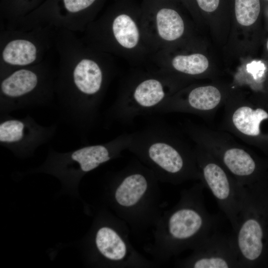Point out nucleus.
Masks as SVG:
<instances>
[{
  "label": "nucleus",
  "mask_w": 268,
  "mask_h": 268,
  "mask_svg": "<svg viewBox=\"0 0 268 268\" xmlns=\"http://www.w3.org/2000/svg\"><path fill=\"white\" fill-rule=\"evenodd\" d=\"M75 33L57 29L55 92L64 121L84 134L97 122L116 67L112 55L88 45Z\"/></svg>",
  "instance_id": "nucleus-1"
},
{
  "label": "nucleus",
  "mask_w": 268,
  "mask_h": 268,
  "mask_svg": "<svg viewBox=\"0 0 268 268\" xmlns=\"http://www.w3.org/2000/svg\"><path fill=\"white\" fill-rule=\"evenodd\" d=\"M201 182L182 190L178 202L163 212L153 226V241L143 247L153 261L167 262L186 250H194L212 233L216 218L207 211Z\"/></svg>",
  "instance_id": "nucleus-2"
},
{
  "label": "nucleus",
  "mask_w": 268,
  "mask_h": 268,
  "mask_svg": "<svg viewBox=\"0 0 268 268\" xmlns=\"http://www.w3.org/2000/svg\"><path fill=\"white\" fill-rule=\"evenodd\" d=\"M128 150L151 170L160 182L177 185L201 180L194 147L168 127L152 125L133 133Z\"/></svg>",
  "instance_id": "nucleus-3"
},
{
  "label": "nucleus",
  "mask_w": 268,
  "mask_h": 268,
  "mask_svg": "<svg viewBox=\"0 0 268 268\" xmlns=\"http://www.w3.org/2000/svg\"><path fill=\"white\" fill-rule=\"evenodd\" d=\"M159 181L137 158L113 174L109 196L114 210L135 232L153 227L163 213Z\"/></svg>",
  "instance_id": "nucleus-4"
},
{
  "label": "nucleus",
  "mask_w": 268,
  "mask_h": 268,
  "mask_svg": "<svg viewBox=\"0 0 268 268\" xmlns=\"http://www.w3.org/2000/svg\"><path fill=\"white\" fill-rule=\"evenodd\" d=\"M81 38L88 45L137 66L150 61L154 52L145 37L142 13L110 11L96 18Z\"/></svg>",
  "instance_id": "nucleus-5"
},
{
  "label": "nucleus",
  "mask_w": 268,
  "mask_h": 268,
  "mask_svg": "<svg viewBox=\"0 0 268 268\" xmlns=\"http://www.w3.org/2000/svg\"><path fill=\"white\" fill-rule=\"evenodd\" d=\"M175 74L157 69L132 74L124 82L106 118L126 124L153 110L179 90L182 85Z\"/></svg>",
  "instance_id": "nucleus-6"
},
{
  "label": "nucleus",
  "mask_w": 268,
  "mask_h": 268,
  "mask_svg": "<svg viewBox=\"0 0 268 268\" xmlns=\"http://www.w3.org/2000/svg\"><path fill=\"white\" fill-rule=\"evenodd\" d=\"M56 77L48 59L0 76V115L49 103L55 97Z\"/></svg>",
  "instance_id": "nucleus-7"
},
{
  "label": "nucleus",
  "mask_w": 268,
  "mask_h": 268,
  "mask_svg": "<svg viewBox=\"0 0 268 268\" xmlns=\"http://www.w3.org/2000/svg\"><path fill=\"white\" fill-rule=\"evenodd\" d=\"M187 135L213 156L241 185H251L258 166L246 147L224 132L188 123L184 126Z\"/></svg>",
  "instance_id": "nucleus-8"
},
{
  "label": "nucleus",
  "mask_w": 268,
  "mask_h": 268,
  "mask_svg": "<svg viewBox=\"0 0 268 268\" xmlns=\"http://www.w3.org/2000/svg\"><path fill=\"white\" fill-rule=\"evenodd\" d=\"M57 31L51 27L29 30L2 28L0 34V76L46 59L50 51L54 48Z\"/></svg>",
  "instance_id": "nucleus-9"
},
{
  "label": "nucleus",
  "mask_w": 268,
  "mask_h": 268,
  "mask_svg": "<svg viewBox=\"0 0 268 268\" xmlns=\"http://www.w3.org/2000/svg\"><path fill=\"white\" fill-rule=\"evenodd\" d=\"M101 0H45L38 7L7 28L29 30L51 27L83 32L96 18Z\"/></svg>",
  "instance_id": "nucleus-10"
},
{
  "label": "nucleus",
  "mask_w": 268,
  "mask_h": 268,
  "mask_svg": "<svg viewBox=\"0 0 268 268\" xmlns=\"http://www.w3.org/2000/svg\"><path fill=\"white\" fill-rule=\"evenodd\" d=\"M194 147L201 173L200 181L210 191L235 232L246 187L239 183L205 149L197 144Z\"/></svg>",
  "instance_id": "nucleus-11"
},
{
  "label": "nucleus",
  "mask_w": 268,
  "mask_h": 268,
  "mask_svg": "<svg viewBox=\"0 0 268 268\" xmlns=\"http://www.w3.org/2000/svg\"><path fill=\"white\" fill-rule=\"evenodd\" d=\"M128 224L120 217L96 228L93 243L97 256L120 268H150L159 265L142 255L132 245Z\"/></svg>",
  "instance_id": "nucleus-12"
},
{
  "label": "nucleus",
  "mask_w": 268,
  "mask_h": 268,
  "mask_svg": "<svg viewBox=\"0 0 268 268\" xmlns=\"http://www.w3.org/2000/svg\"><path fill=\"white\" fill-rule=\"evenodd\" d=\"M258 210L252 186H246L238 225L234 235L239 268L254 266L263 255L265 231Z\"/></svg>",
  "instance_id": "nucleus-13"
},
{
  "label": "nucleus",
  "mask_w": 268,
  "mask_h": 268,
  "mask_svg": "<svg viewBox=\"0 0 268 268\" xmlns=\"http://www.w3.org/2000/svg\"><path fill=\"white\" fill-rule=\"evenodd\" d=\"M57 127L55 124L48 127L40 125L29 115L22 118L2 115L0 123V144L15 153H30L48 142Z\"/></svg>",
  "instance_id": "nucleus-14"
},
{
  "label": "nucleus",
  "mask_w": 268,
  "mask_h": 268,
  "mask_svg": "<svg viewBox=\"0 0 268 268\" xmlns=\"http://www.w3.org/2000/svg\"><path fill=\"white\" fill-rule=\"evenodd\" d=\"M176 266L184 268H239L238 254L234 235L214 232L206 237Z\"/></svg>",
  "instance_id": "nucleus-15"
},
{
  "label": "nucleus",
  "mask_w": 268,
  "mask_h": 268,
  "mask_svg": "<svg viewBox=\"0 0 268 268\" xmlns=\"http://www.w3.org/2000/svg\"><path fill=\"white\" fill-rule=\"evenodd\" d=\"M222 92L212 85H201L179 90L152 113H184L209 117L225 104Z\"/></svg>",
  "instance_id": "nucleus-16"
},
{
  "label": "nucleus",
  "mask_w": 268,
  "mask_h": 268,
  "mask_svg": "<svg viewBox=\"0 0 268 268\" xmlns=\"http://www.w3.org/2000/svg\"><path fill=\"white\" fill-rule=\"evenodd\" d=\"M142 24L146 39L154 52L168 48L184 35L186 26L176 10L161 7L142 12Z\"/></svg>",
  "instance_id": "nucleus-17"
},
{
  "label": "nucleus",
  "mask_w": 268,
  "mask_h": 268,
  "mask_svg": "<svg viewBox=\"0 0 268 268\" xmlns=\"http://www.w3.org/2000/svg\"><path fill=\"white\" fill-rule=\"evenodd\" d=\"M45 0H0L2 28L12 26L38 7Z\"/></svg>",
  "instance_id": "nucleus-18"
},
{
  "label": "nucleus",
  "mask_w": 268,
  "mask_h": 268,
  "mask_svg": "<svg viewBox=\"0 0 268 268\" xmlns=\"http://www.w3.org/2000/svg\"><path fill=\"white\" fill-rule=\"evenodd\" d=\"M261 9L260 0H235V11L237 22L250 26L257 19Z\"/></svg>",
  "instance_id": "nucleus-19"
},
{
  "label": "nucleus",
  "mask_w": 268,
  "mask_h": 268,
  "mask_svg": "<svg viewBox=\"0 0 268 268\" xmlns=\"http://www.w3.org/2000/svg\"><path fill=\"white\" fill-rule=\"evenodd\" d=\"M200 7L206 12H212L218 6L219 0H197Z\"/></svg>",
  "instance_id": "nucleus-20"
},
{
  "label": "nucleus",
  "mask_w": 268,
  "mask_h": 268,
  "mask_svg": "<svg viewBox=\"0 0 268 268\" xmlns=\"http://www.w3.org/2000/svg\"><path fill=\"white\" fill-rule=\"evenodd\" d=\"M267 49L268 50V41H267Z\"/></svg>",
  "instance_id": "nucleus-21"
},
{
  "label": "nucleus",
  "mask_w": 268,
  "mask_h": 268,
  "mask_svg": "<svg viewBox=\"0 0 268 268\" xmlns=\"http://www.w3.org/2000/svg\"></svg>",
  "instance_id": "nucleus-22"
}]
</instances>
